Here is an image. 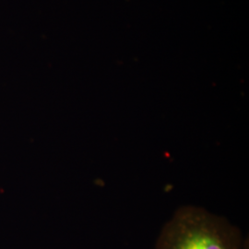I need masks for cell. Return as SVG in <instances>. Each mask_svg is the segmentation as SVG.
<instances>
[{
	"label": "cell",
	"mask_w": 249,
	"mask_h": 249,
	"mask_svg": "<svg viewBox=\"0 0 249 249\" xmlns=\"http://www.w3.org/2000/svg\"><path fill=\"white\" fill-rule=\"evenodd\" d=\"M155 249H249L240 229L200 207L178 209L165 223Z\"/></svg>",
	"instance_id": "6da1fadb"
}]
</instances>
